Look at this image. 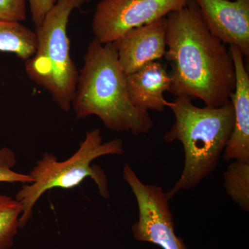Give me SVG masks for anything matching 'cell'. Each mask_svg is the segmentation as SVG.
Masks as SVG:
<instances>
[{"label":"cell","instance_id":"6da1fadb","mask_svg":"<svg viewBox=\"0 0 249 249\" xmlns=\"http://www.w3.org/2000/svg\"><path fill=\"white\" fill-rule=\"evenodd\" d=\"M166 52L171 65L170 92L219 107L230 102L235 88V67L226 45L206 25L194 0L166 16Z\"/></svg>","mask_w":249,"mask_h":249},{"label":"cell","instance_id":"7a4b0ae2","mask_svg":"<svg viewBox=\"0 0 249 249\" xmlns=\"http://www.w3.org/2000/svg\"><path fill=\"white\" fill-rule=\"evenodd\" d=\"M71 107L78 119L98 116L107 129L115 132L140 135L153 127L148 111L134 107L129 100L127 75L121 69L114 45L95 38L85 53Z\"/></svg>","mask_w":249,"mask_h":249},{"label":"cell","instance_id":"3957f363","mask_svg":"<svg viewBox=\"0 0 249 249\" xmlns=\"http://www.w3.org/2000/svg\"><path fill=\"white\" fill-rule=\"evenodd\" d=\"M168 107L175 120L163 139L181 142L185 158L179 178L165 193L170 200L178 192L196 188L216 169L233 129L234 111L231 101L219 107H199L186 98H175Z\"/></svg>","mask_w":249,"mask_h":249},{"label":"cell","instance_id":"277c9868","mask_svg":"<svg viewBox=\"0 0 249 249\" xmlns=\"http://www.w3.org/2000/svg\"><path fill=\"white\" fill-rule=\"evenodd\" d=\"M124 142L120 139L104 142L101 130L94 129L86 133L78 150L67 160L60 161L53 154L45 152L37 160L29 176L34 181L23 185L16 194V200L22 206L19 219L20 229L25 227L32 217L34 207L46 192L54 188L72 189L87 178H91L105 199L109 196V183L105 170L92 162L107 155H122Z\"/></svg>","mask_w":249,"mask_h":249},{"label":"cell","instance_id":"5b68a950","mask_svg":"<svg viewBox=\"0 0 249 249\" xmlns=\"http://www.w3.org/2000/svg\"><path fill=\"white\" fill-rule=\"evenodd\" d=\"M91 1L58 0L36 27L37 49L25 61L29 78L47 90L64 111L71 109L79 75L70 55L67 26L71 13Z\"/></svg>","mask_w":249,"mask_h":249},{"label":"cell","instance_id":"8992f818","mask_svg":"<svg viewBox=\"0 0 249 249\" xmlns=\"http://www.w3.org/2000/svg\"><path fill=\"white\" fill-rule=\"evenodd\" d=\"M123 177L138 206V220L132 227L134 238L162 249H188L184 240L176 235L170 200L163 188L142 182L127 163L124 165Z\"/></svg>","mask_w":249,"mask_h":249},{"label":"cell","instance_id":"52a82bcc","mask_svg":"<svg viewBox=\"0 0 249 249\" xmlns=\"http://www.w3.org/2000/svg\"><path fill=\"white\" fill-rule=\"evenodd\" d=\"M188 0H101L92 19L94 38L112 43L127 31L165 18Z\"/></svg>","mask_w":249,"mask_h":249},{"label":"cell","instance_id":"ba28073f","mask_svg":"<svg viewBox=\"0 0 249 249\" xmlns=\"http://www.w3.org/2000/svg\"><path fill=\"white\" fill-rule=\"evenodd\" d=\"M211 34L249 55V0H194Z\"/></svg>","mask_w":249,"mask_h":249},{"label":"cell","instance_id":"9c48e42d","mask_svg":"<svg viewBox=\"0 0 249 249\" xmlns=\"http://www.w3.org/2000/svg\"><path fill=\"white\" fill-rule=\"evenodd\" d=\"M166 27L165 17L127 31L112 42L121 69L126 75L165 56Z\"/></svg>","mask_w":249,"mask_h":249},{"label":"cell","instance_id":"30bf717a","mask_svg":"<svg viewBox=\"0 0 249 249\" xmlns=\"http://www.w3.org/2000/svg\"><path fill=\"white\" fill-rule=\"evenodd\" d=\"M235 67L236 84L231 96L233 106L234 127L223 152L226 160L249 161V75L240 49L230 45Z\"/></svg>","mask_w":249,"mask_h":249},{"label":"cell","instance_id":"8fae6325","mask_svg":"<svg viewBox=\"0 0 249 249\" xmlns=\"http://www.w3.org/2000/svg\"><path fill=\"white\" fill-rule=\"evenodd\" d=\"M171 83L170 74L161 63L150 62L127 75L129 100L140 110L162 112L168 107L164 93L170 91Z\"/></svg>","mask_w":249,"mask_h":249},{"label":"cell","instance_id":"7c38bea8","mask_svg":"<svg viewBox=\"0 0 249 249\" xmlns=\"http://www.w3.org/2000/svg\"><path fill=\"white\" fill-rule=\"evenodd\" d=\"M37 47L36 31L20 22L0 21V52L14 53L25 62L34 55Z\"/></svg>","mask_w":249,"mask_h":249},{"label":"cell","instance_id":"4fadbf2b","mask_svg":"<svg viewBox=\"0 0 249 249\" xmlns=\"http://www.w3.org/2000/svg\"><path fill=\"white\" fill-rule=\"evenodd\" d=\"M224 186L232 200L249 212V161H232L224 174Z\"/></svg>","mask_w":249,"mask_h":249},{"label":"cell","instance_id":"5bb4252c","mask_svg":"<svg viewBox=\"0 0 249 249\" xmlns=\"http://www.w3.org/2000/svg\"><path fill=\"white\" fill-rule=\"evenodd\" d=\"M22 213V204L16 199L0 193V249H10L14 245Z\"/></svg>","mask_w":249,"mask_h":249},{"label":"cell","instance_id":"9a60e30c","mask_svg":"<svg viewBox=\"0 0 249 249\" xmlns=\"http://www.w3.org/2000/svg\"><path fill=\"white\" fill-rule=\"evenodd\" d=\"M16 163V154L11 149L6 147L0 148V183L28 184L34 181L29 175L14 171Z\"/></svg>","mask_w":249,"mask_h":249},{"label":"cell","instance_id":"2e32d148","mask_svg":"<svg viewBox=\"0 0 249 249\" xmlns=\"http://www.w3.org/2000/svg\"><path fill=\"white\" fill-rule=\"evenodd\" d=\"M26 0H0V21L21 22L27 19Z\"/></svg>","mask_w":249,"mask_h":249},{"label":"cell","instance_id":"e0dca14e","mask_svg":"<svg viewBox=\"0 0 249 249\" xmlns=\"http://www.w3.org/2000/svg\"><path fill=\"white\" fill-rule=\"evenodd\" d=\"M30 6L32 21L36 27H40L45 19L47 13L52 9L54 4L53 0H26Z\"/></svg>","mask_w":249,"mask_h":249},{"label":"cell","instance_id":"ac0fdd59","mask_svg":"<svg viewBox=\"0 0 249 249\" xmlns=\"http://www.w3.org/2000/svg\"><path fill=\"white\" fill-rule=\"evenodd\" d=\"M58 1V0H53L54 2H56V1Z\"/></svg>","mask_w":249,"mask_h":249}]
</instances>
